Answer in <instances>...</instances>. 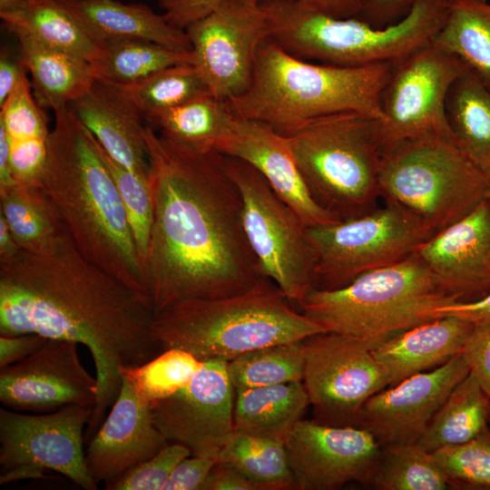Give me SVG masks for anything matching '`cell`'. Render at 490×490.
Returning a JSON list of instances; mask_svg holds the SVG:
<instances>
[{
  "label": "cell",
  "instance_id": "6da1fadb",
  "mask_svg": "<svg viewBox=\"0 0 490 490\" xmlns=\"http://www.w3.org/2000/svg\"><path fill=\"white\" fill-rule=\"evenodd\" d=\"M152 219L144 291L156 314L241 293L265 277L242 223L240 190L217 152H197L144 128Z\"/></svg>",
  "mask_w": 490,
  "mask_h": 490
},
{
  "label": "cell",
  "instance_id": "7a4b0ae2",
  "mask_svg": "<svg viewBox=\"0 0 490 490\" xmlns=\"http://www.w3.org/2000/svg\"><path fill=\"white\" fill-rule=\"evenodd\" d=\"M153 315L142 293L88 260L71 236L50 254L22 251L0 264V335L74 341L93 358L97 391L85 443L118 397L122 369L163 351Z\"/></svg>",
  "mask_w": 490,
  "mask_h": 490
},
{
  "label": "cell",
  "instance_id": "3957f363",
  "mask_svg": "<svg viewBox=\"0 0 490 490\" xmlns=\"http://www.w3.org/2000/svg\"><path fill=\"white\" fill-rule=\"evenodd\" d=\"M54 114L41 187L79 251L146 297L129 220L95 138L69 107Z\"/></svg>",
  "mask_w": 490,
  "mask_h": 490
},
{
  "label": "cell",
  "instance_id": "277c9868",
  "mask_svg": "<svg viewBox=\"0 0 490 490\" xmlns=\"http://www.w3.org/2000/svg\"><path fill=\"white\" fill-rule=\"evenodd\" d=\"M391 69L392 63L340 66L309 62L267 39L257 53L249 89L227 102L236 117L263 122L283 135L339 113L382 122V93Z\"/></svg>",
  "mask_w": 490,
  "mask_h": 490
},
{
  "label": "cell",
  "instance_id": "5b68a950",
  "mask_svg": "<svg viewBox=\"0 0 490 490\" xmlns=\"http://www.w3.org/2000/svg\"><path fill=\"white\" fill-rule=\"evenodd\" d=\"M152 330L162 350L182 349L200 361H229L262 347L326 332L267 277L239 294L174 304L153 315Z\"/></svg>",
  "mask_w": 490,
  "mask_h": 490
},
{
  "label": "cell",
  "instance_id": "8992f818",
  "mask_svg": "<svg viewBox=\"0 0 490 490\" xmlns=\"http://www.w3.org/2000/svg\"><path fill=\"white\" fill-rule=\"evenodd\" d=\"M269 39L290 55L320 64L362 66L395 63L431 43L451 0H411L398 21L376 27L358 17L331 16L295 0H260Z\"/></svg>",
  "mask_w": 490,
  "mask_h": 490
},
{
  "label": "cell",
  "instance_id": "52a82bcc",
  "mask_svg": "<svg viewBox=\"0 0 490 490\" xmlns=\"http://www.w3.org/2000/svg\"><path fill=\"white\" fill-rule=\"evenodd\" d=\"M456 301L414 252L395 264L367 271L344 287L312 288L297 309L325 331L353 338L372 349L434 319L436 309Z\"/></svg>",
  "mask_w": 490,
  "mask_h": 490
},
{
  "label": "cell",
  "instance_id": "ba28073f",
  "mask_svg": "<svg viewBox=\"0 0 490 490\" xmlns=\"http://www.w3.org/2000/svg\"><path fill=\"white\" fill-rule=\"evenodd\" d=\"M287 137L315 201L340 220L375 209L384 149L380 121L358 113L322 116Z\"/></svg>",
  "mask_w": 490,
  "mask_h": 490
},
{
  "label": "cell",
  "instance_id": "9c48e42d",
  "mask_svg": "<svg viewBox=\"0 0 490 490\" xmlns=\"http://www.w3.org/2000/svg\"><path fill=\"white\" fill-rule=\"evenodd\" d=\"M380 193L436 232L489 197L490 181L454 140L426 135L384 146Z\"/></svg>",
  "mask_w": 490,
  "mask_h": 490
},
{
  "label": "cell",
  "instance_id": "30bf717a",
  "mask_svg": "<svg viewBox=\"0 0 490 490\" xmlns=\"http://www.w3.org/2000/svg\"><path fill=\"white\" fill-rule=\"evenodd\" d=\"M436 231L400 205L328 225L308 227L316 256L314 288L335 289L359 275L401 261Z\"/></svg>",
  "mask_w": 490,
  "mask_h": 490
},
{
  "label": "cell",
  "instance_id": "8fae6325",
  "mask_svg": "<svg viewBox=\"0 0 490 490\" xmlns=\"http://www.w3.org/2000/svg\"><path fill=\"white\" fill-rule=\"evenodd\" d=\"M221 155L240 190L243 228L261 273L297 308L314 288L316 256L308 227L253 166Z\"/></svg>",
  "mask_w": 490,
  "mask_h": 490
},
{
  "label": "cell",
  "instance_id": "7c38bea8",
  "mask_svg": "<svg viewBox=\"0 0 490 490\" xmlns=\"http://www.w3.org/2000/svg\"><path fill=\"white\" fill-rule=\"evenodd\" d=\"M92 404H75L40 415L0 408V484L61 474L84 490L98 484L85 463L84 433Z\"/></svg>",
  "mask_w": 490,
  "mask_h": 490
},
{
  "label": "cell",
  "instance_id": "4fadbf2b",
  "mask_svg": "<svg viewBox=\"0 0 490 490\" xmlns=\"http://www.w3.org/2000/svg\"><path fill=\"white\" fill-rule=\"evenodd\" d=\"M467 70L456 56L433 42L392 63L381 99L383 145L426 135L455 141L446 99L453 83Z\"/></svg>",
  "mask_w": 490,
  "mask_h": 490
},
{
  "label": "cell",
  "instance_id": "5bb4252c",
  "mask_svg": "<svg viewBox=\"0 0 490 490\" xmlns=\"http://www.w3.org/2000/svg\"><path fill=\"white\" fill-rule=\"evenodd\" d=\"M302 349V383L315 420L358 426L365 403L389 386L372 349L353 338L327 331L304 338Z\"/></svg>",
  "mask_w": 490,
  "mask_h": 490
},
{
  "label": "cell",
  "instance_id": "9a60e30c",
  "mask_svg": "<svg viewBox=\"0 0 490 490\" xmlns=\"http://www.w3.org/2000/svg\"><path fill=\"white\" fill-rule=\"evenodd\" d=\"M185 32L194 65L213 96L228 101L249 89L257 53L269 39L268 20L260 1L224 0Z\"/></svg>",
  "mask_w": 490,
  "mask_h": 490
},
{
  "label": "cell",
  "instance_id": "2e32d148",
  "mask_svg": "<svg viewBox=\"0 0 490 490\" xmlns=\"http://www.w3.org/2000/svg\"><path fill=\"white\" fill-rule=\"evenodd\" d=\"M227 364L219 358L201 361L185 387L151 405L153 421L169 443L215 462L234 431L235 389Z\"/></svg>",
  "mask_w": 490,
  "mask_h": 490
},
{
  "label": "cell",
  "instance_id": "e0dca14e",
  "mask_svg": "<svg viewBox=\"0 0 490 490\" xmlns=\"http://www.w3.org/2000/svg\"><path fill=\"white\" fill-rule=\"evenodd\" d=\"M297 490L371 482L381 446L366 428L301 419L285 440Z\"/></svg>",
  "mask_w": 490,
  "mask_h": 490
},
{
  "label": "cell",
  "instance_id": "ac0fdd59",
  "mask_svg": "<svg viewBox=\"0 0 490 490\" xmlns=\"http://www.w3.org/2000/svg\"><path fill=\"white\" fill-rule=\"evenodd\" d=\"M79 344L47 338L31 355L0 368V401L7 408L51 412L75 404L94 406L97 380L82 365Z\"/></svg>",
  "mask_w": 490,
  "mask_h": 490
},
{
  "label": "cell",
  "instance_id": "d6986e66",
  "mask_svg": "<svg viewBox=\"0 0 490 490\" xmlns=\"http://www.w3.org/2000/svg\"><path fill=\"white\" fill-rule=\"evenodd\" d=\"M469 373L462 353L431 370L410 376L373 395L363 406L358 426L380 446L416 443L455 387Z\"/></svg>",
  "mask_w": 490,
  "mask_h": 490
},
{
  "label": "cell",
  "instance_id": "ffe728a7",
  "mask_svg": "<svg viewBox=\"0 0 490 490\" xmlns=\"http://www.w3.org/2000/svg\"><path fill=\"white\" fill-rule=\"evenodd\" d=\"M415 253L458 301L484 297L490 291V197L436 232Z\"/></svg>",
  "mask_w": 490,
  "mask_h": 490
},
{
  "label": "cell",
  "instance_id": "44dd1931",
  "mask_svg": "<svg viewBox=\"0 0 490 490\" xmlns=\"http://www.w3.org/2000/svg\"><path fill=\"white\" fill-rule=\"evenodd\" d=\"M168 444L153 421L150 402L122 376L116 400L88 442L86 466L97 484H106L152 457Z\"/></svg>",
  "mask_w": 490,
  "mask_h": 490
},
{
  "label": "cell",
  "instance_id": "7402d4cb",
  "mask_svg": "<svg viewBox=\"0 0 490 490\" xmlns=\"http://www.w3.org/2000/svg\"><path fill=\"white\" fill-rule=\"evenodd\" d=\"M216 152L253 166L307 227L340 220L315 201L293 157L287 137L268 124L237 117Z\"/></svg>",
  "mask_w": 490,
  "mask_h": 490
},
{
  "label": "cell",
  "instance_id": "603a6c76",
  "mask_svg": "<svg viewBox=\"0 0 490 490\" xmlns=\"http://www.w3.org/2000/svg\"><path fill=\"white\" fill-rule=\"evenodd\" d=\"M68 107L109 156L149 181L143 114L122 87L95 80Z\"/></svg>",
  "mask_w": 490,
  "mask_h": 490
},
{
  "label": "cell",
  "instance_id": "cb8c5ba5",
  "mask_svg": "<svg viewBox=\"0 0 490 490\" xmlns=\"http://www.w3.org/2000/svg\"><path fill=\"white\" fill-rule=\"evenodd\" d=\"M473 326L455 316L436 318L399 332L372 352L392 386L438 368L460 354Z\"/></svg>",
  "mask_w": 490,
  "mask_h": 490
},
{
  "label": "cell",
  "instance_id": "d4e9b609",
  "mask_svg": "<svg viewBox=\"0 0 490 490\" xmlns=\"http://www.w3.org/2000/svg\"><path fill=\"white\" fill-rule=\"evenodd\" d=\"M61 1L101 46L118 41L143 40L191 52L185 30L174 27L164 15L154 13L145 5L117 0Z\"/></svg>",
  "mask_w": 490,
  "mask_h": 490
},
{
  "label": "cell",
  "instance_id": "484cf974",
  "mask_svg": "<svg viewBox=\"0 0 490 490\" xmlns=\"http://www.w3.org/2000/svg\"><path fill=\"white\" fill-rule=\"evenodd\" d=\"M0 129L5 132L16 182L40 184L51 130L25 75L0 105Z\"/></svg>",
  "mask_w": 490,
  "mask_h": 490
},
{
  "label": "cell",
  "instance_id": "4316f807",
  "mask_svg": "<svg viewBox=\"0 0 490 490\" xmlns=\"http://www.w3.org/2000/svg\"><path fill=\"white\" fill-rule=\"evenodd\" d=\"M20 57L31 75L33 94L42 108L54 112L68 107L96 80L90 63L50 48L23 33H15Z\"/></svg>",
  "mask_w": 490,
  "mask_h": 490
},
{
  "label": "cell",
  "instance_id": "83f0119b",
  "mask_svg": "<svg viewBox=\"0 0 490 490\" xmlns=\"http://www.w3.org/2000/svg\"><path fill=\"white\" fill-rule=\"evenodd\" d=\"M0 214L20 249L27 253L50 254L70 237L54 203L41 185L16 182L0 191Z\"/></svg>",
  "mask_w": 490,
  "mask_h": 490
},
{
  "label": "cell",
  "instance_id": "f1b7e54d",
  "mask_svg": "<svg viewBox=\"0 0 490 490\" xmlns=\"http://www.w3.org/2000/svg\"><path fill=\"white\" fill-rule=\"evenodd\" d=\"M309 406L302 381L237 389L234 430L285 443Z\"/></svg>",
  "mask_w": 490,
  "mask_h": 490
},
{
  "label": "cell",
  "instance_id": "f546056e",
  "mask_svg": "<svg viewBox=\"0 0 490 490\" xmlns=\"http://www.w3.org/2000/svg\"><path fill=\"white\" fill-rule=\"evenodd\" d=\"M0 18L13 34H25L44 45L89 63L101 48L61 0H24L18 9L0 12Z\"/></svg>",
  "mask_w": 490,
  "mask_h": 490
},
{
  "label": "cell",
  "instance_id": "4dcf8cb0",
  "mask_svg": "<svg viewBox=\"0 0 490 490\" xmlns=\"http://www.w3.org/2000/svg\"><path fill=\"white\" fill-rule=\"evenodd\" d=\"M146 118L163 137L201 153L216 152L237 120L228 102L211 94Z\"/></svg>",
  "mask_w": 490,
  "mask_h": 490
},
{
  "label": "cell",
  "instance_id": "1f68e13d",
  "mask_svg": "<svg viewBox=\"0 0 490 490\" xmlns=\"http://www.w3.org/2000/svg\"><path fill=\"white\" fill-rule=\"evenodd\" d=\"M446 107L455 142L490 181V89L467 70L453 83Z\"/></svg>",
  "mask_w": 490,
  "mask_h": 490
},
{
  "label": "cell",
  "instance_id": "d6a6232c",
  "mask_svg": "<svg viewBox=\"0 0 490 490\" xmlns=\"http://www.w3.org/2000/svg\"><path fill=\"white\" fill-rule=\"evenodd\" d=\"M490 397L468 373L438 408L416 442L429 452L467 443L489 430Z\"/></svg>",
  "mask_w": 490,
  "mask_h": 490
},
{
  "label": "cell",
  "instance_id": "836d02e7",
  "mask_svg": "<svg viewBox=\"0 0 490 490\" xmlns=\"http://www.w3.org/2000/svg\"><path fill=\"white\" fill-rule=\"evenodd\" d=\"M456 56L490 89V3L451 0L445 24L432 41Z\"/></svg>",
  "mask_w": 490,
  "mask_h": 490
},
{
  "label": "cell",
  "instance_id": "e575fe53",
  "mask_svg": "<svg viewBox=\"0 0 490 490\" xmlns=\"http://www.w3.org/2000/svg\"><path fill=\"white\" fill-rule=\"evenodd\" d=\"M194 64L192 52H181L143 40L105 44L90 62L96 80L126 87L166 67Z\"/></svg>",
  "mask_w": 490,
  "mask_h": 490
},
{
  "label": "cell",
  "instance_id": "d590c367",
  "mask_svg": "<svg viewBox=\"0 0 490 490\" xmlns=\"http://www.w3.org/2000/svg\"><path fill=\"white\" fill-rule=\"evenodd\" d=\"M216 463L233 467L261 490L297 489L285 443L234 430Z\"/></svg>",
  "mask_w": 490,
  "mask_h": 490
},
{
  "label": "cell",
  "instance_id": "8d00e7d4",
  "mask_svg": "<svg viewBox=\"0 0 490 490\" xmlns=\"http://www.w3.org/2000/svg\"><path fill=\"white\" fill-rule=\"evenodd\" d=\"M371 483L383 490H445L451 481L432 452L401 443L381 449Z\"/></svg>",
  "mask_w": 490,
  "mask_h": 490
},
{
  "label": "cell",
  "instance_id": "74e56055",
  "mask_svg": "<svg viewBox=\"0 0 490 490\" xmlns=\"http://www.w3.org/2000/svg\"><path fill=\"white\" fill-rule=\"evenodd\" d=\"M302 340L262 347L229 360L234 389L302 381Z\"/></svg>",
  "mask_w": 490,
  "mask_h": 490
},
{
  "label": "cell",
  "instance_id": "f35d334b",
  "mask_svg": "<svg viewBox=\"0 0 490 490\" xmlns=\"http://www.w3.org/2000/svg\"><path fill=\"white\" fill-rule=\"evenodd\" d=\"M122 88L145 117L211 94L200 71L192 64L166 67Z\"/></svg>",
  "mask_w": 490,
  "mask_h": 490
},
{
  "label": "cell",
  "instance_id": "ab89813d",
  "mask_svg": "<svg viewBox=\"0 0 490 490\" xmlns=\"http://www.w3.org/2000/svg\"><path fill=\"white\" fill-rule=\"evenodd\" d=\"M201 365V361L191 353L168 348L143 365L122 368V376L152 405L185 387Z\"/></svg>",
  "mask_w": 490,
  "mask_h": 490
},
{
  "label": "cell",
  "instance_id": "60d3db41",
  "mask_svg": "<svg viewBox=\"0 0 490 490\" xmlns=\"http://www.w3.org/2000/svg\"><path fill=\"white\" fill-rule=\"evenodd\" d=\"M97 145L122 199L145 276L152 219L149 181L141 178L114 161L98 142Z\"/></svg>",
  "mask_w": 490,
  "mask_h": 490
},
{
  "label": "cell",
  "instance_id": "b9f144b4",
  "mask_svg": "<svg viewBox=\"0 0 490 490\" xmlns=\"http://www.w3.org/2000/svg\"><path fill=\"white\" fill-rule=\"evenodd\" d=\"M432 453L451 482L490 488V430L467 443Z\"/></svg>",
  "mask_w": 490,
  "mask_h": 490
},
{
  "label": "cell",
  "instance_id": "7bdbcfd3",
  "mask_svg": "<svg viewBox=\"0 0 490 490\" xmlns=\"http://www.w3.org/2000/svg\"><path fill=\"white\" fill-rule=\"evenodd\" d=\"M191 453L178 443H169L152 457L105 484L107 490H163L172 470Z\"/></svg>",
  "mask_w": 490,
  "mask_h": 490
},
{
  "label": "cell",
  "instance_id": "ee69618b",
  "mask_svg": "<svg viewBox=\"0 0 490 490\" xmlns=\"http://www.w3.org/2000/svg\"><path fill=\"white\" fill-rule=\"evenodd\" d=\"M461 353L469 372L490 397V320L474 324Z\"/></svg>",
  "mask_w": 490,
  "mask_h": 490
},
{
  "label": "cell",
  "instance_id": "f6af8a7d",
  "mask_svg": "<svg viewBox=\"0 0 490 490\" xmlns=\"http://www.w3.org/2000/svg\"><path fill=\"white\" fill-rule=\"evenodd\" d=\"M215 460L189 456L180 461L172 470L163 490H201Z\"/></svg>",
  "mask_w": 490,
  "mask_h": 490
},
{
  "label": "cell",
  "instance_id": "bcb514c9",
  "mask_svg": "<svg viewBox=\"0 0 490 490\" xmlns=\"http://www.w3.org/2000/svg\"><path fill=\"white\" fill-rule=\"evenodd\" d=\"M224 0H157L167 21L181 30L205 17Z\"/></svg>",
  "mask_w": 490,
  "mask_h": 490
},
{
  "label": "cell",
  "instance_id": "7dc6e473",
  "mask_svg": "<svg viewBox=\"0 0 490 490\" xmlns=\"http://www.w3.org/2000/svg\"><path fill=\"white\" fill-rule=\"evenodd\" d=\"M410 3L411 0H363L358 18L376 27H384L401 19Z\"/></svg>",
  "mask_w": 490,
  "mask_h": 490
},
{
  "label": "cell",
  "instance_id": "c3c4849f",
  "mask_svg": "<svg viewBox=\"0 0 490 490\" xmlns=\"http://www.w3.org/2000/svg\"><path fill=\"white\" fill-rule=\"evenodd\" d=\"M46 339L34 333L0 335V368L12 365L28 357Z\"/></svg>",
  "mask_w": 490,
  "mask_h": 490
},
{
  "label": "cell",
  "instance_id": "681fc988",
  "mask_svg": "<svg viewBox=\"0 0 490 490\" xmlns=\"http://www.w3.org/2000/svg\"><path fill=\"white\" fill-rule=\"evenodd\" d=\"M201 490H261L259 485L233 467L215 463L206 477Z\"/></svg>",
  "mask_w": 490,
  "mask_h": 490
},
{
  "label": "cell",
  "instance_id": "f907efd6",
  "mask_svg": "<svg viewBox=\"0 0 490 490\" xmlns=\"http://www.w3.org/2000/svg\"><path fill=\"white\" fill-rule=\"evenodd\" d=\"M434 318L455 316L473 324L490 320V291L484 297L471 301H456L436 309Z\"/></svg>",
  "mask_w": 490,
  "mask_h": 490
},
{
  "label": "cell",
  "instance_id": "816d5d0a",
  "mask_svg": "<svg viewBox=\"0 0 490 490\" xmlns=\"http://www.w3.org/2000/svg\"><path fill=\"white\" fill-rule=\"evenodd\" d=\"M26 69L18 57L6 49L0 54V105L7 99L21 80L26 75Z\"/></svg>",
  "mask_w": 490,
  "mask_h": 490
},
{
  "label": "cell",
  "instance_id": "f5cc1de1",
  "mask_svg": "<svg viewBox=\"0 0 490 490\" xmlns=\"http://www.w3.org/2000/svg\"><path fill=\"white\" fill-rule=\"evenodd\" d=\"M260 1V0H258ZM323 14L339 17H358L363 7V0H295Z\"/></svg>",
  "mask_w": 490,
  "mask_h": 490
},
{
  "label": "cell",
  "instance_id": "db71d44e",
  "mask_svg": "<svg viewBox=\"0 0 490 490\" xmlns=\"http://www.w3.org/2000/svg\"><path fill=\"white\" fill-rule=\"evenodd\" d=\"M22 251L5 218L0 214V264L13 260Z\"/></svg>",
  "mask_w": 490,
  "mask_h": 490
},
{
  "label": "cell",
  "instance_id": "11a10c76",
  "mask_svg": "<svg viewBox=\"0 0 490 490\" xmlns=\"http://www.w3.org/2000/svg\"><path fill=\"white\" fill-rule=\"evenodd\" d=\"M15 183L10 164L7 140L5 132L0 129V191L5 190Z\"/></svg>",
  "mask_w": 490,
  "mask_h": 490
},
{
  "label": "cell",
  "instance_id": "9f6ffc18",
  "mask_svg": "<svg viewBox=\"0 0 490 490\" xmlns=\"http://www.w3.org/2000/svg\"><path fill=\"white\" fill-rule=\"evenodd\" d=\"M24 0H0V12H9L22 7Z\"/></svg>",
  "mask_w": 490,
  "mask_h": 490
},
{
  "label": "cell",
  "instance_id": "6f0895ef",
  "mask_svg": "<svg viewBox=\"0 0 490 490\" xmlns=\"http://www.w3.org/2000/svg\"><path fill=\"white\" fill-rule=\"evenodd\" d=\"M489 424H490V405H489Z\"/></svg>",
  "mask_w": 490,
  "mask_h": 490
},
{
  "label": "cell",
  "instance_id": "680465c9",
  "mask_svg": "<svg viewBox=\"0 0 490 490\" xmlns=\"http://www.w3.org/2000/svg\"><path fill=\"white\" fill-rule=\"evenodd\" d=\"M489 197H490V194H489Z\"/></svg>",
  "mask_w": 490,
  "mask_h": 490
}]
</instances>
